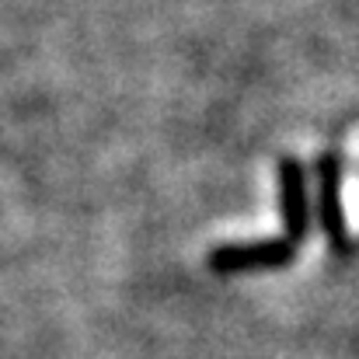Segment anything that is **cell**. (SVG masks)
I'll return each mask as SVG.
<instances>
[{"label":"cell","instance_id":"cell-1","mask_svg":"<svg viewBox=\"0 0 359 359\" xmlns=\"http://www.w3.org/2000/svg\"><path fill=\"white\" fill-rule=\"evenodd\" d=\"M297 251L300 248L286 238L227 241L206 255V265L217 276H238V272H258V269H283L297 258Z\"/></svg>","mask_w":359,"mask_h":359},{"label":"cell","instance_id":"cell-3","mask_svg":"<svg viewBox=\"0 0 359 359\" xmlns=\"http://www.w3.org/2000/svg\"><path fill=\"white\" fill-rule=\"evenodd\" d=\"M279 210H283L286 241L300 248L311 231V196H307L304 164L297 157H279Z\"/></svg>","mask_w":359,"mask_h":359},{"label":"cell","instance_id":"cell-2","mask_svg":"<svg viewBox=\"0 0 359 359\" xmlns=\"http://www.w3.org/2000/svg\"><path fill=\"white\" fill-rule=\"evenodd\" d=\"M318 220L325 241L332 244V251L339 258L353 255V234L346 224V210H342V154L328 150L318 157Z\"/></svg>","mask_w":359,"mask_h":359}]
</instances>
